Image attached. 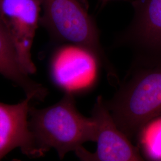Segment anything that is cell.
Masks as SVG:
<instances>
[{"instance_id": "cell-10", "label": "cell", "mask_w": 161, "mask_h": 161, "mask_svg": "<svg viewBox=\"0 0 161 161\" xmlns=\"http://www.w3.org/2000/svg\"><path fill=\"white\" fill-rule=\"evenodd\" d=\"M139 150L150 160L161 161V116L152 119L138 134Z\"/></svg>"}, {"instance_id": "cell-9", "label": "cell", "mask_w": 161, "mask_h": 161, "mask_svg": "<svg viewBox=\"0 0 161 161\" xmlns=\"http://www.w3.org/2000/svg\"><path fill=\"white\" fill-rule=\"evenodd\" d=\"M0 75L22 89L26 96L43 101L48 90L33 80L22 65L11 36L0 17Z\"/></svg>"}, {"instance_id": "cell-12", "label": "cell", "mask_w": 161, "mask_h": 161, "mask_svg": "<svg viewBox=\"0 0 161 161\" xmlns=\"http://www.w3.org/2000/svg\"><path fill=\"white\" fill-rule=\"evenodd\" d=\"M82 1L84 3V4L87 6V7H89V4L88 2V0H82Z\"/></svg>"}, {"instance_id": "cell-8", "label": "cell", "mask_w": 161, "mask_h": 161, "mask_svg": "<svg viewBox=\"0 0 161 161\" xmlns=\"http://www.w3.org/2000/svg\"><path fill=\"white\" fill-rule=\"evenodd\" d=\"M32 100L26 96L22 102L14 104L0 102V160L16 149L28 157H40L29 126Z\"/></svg>"}, {"instance_id": "cell-11", "label": "cell", "mask_w": 161, "mask_h": 161, "mask_svg": "<svg viewBox=\"0 0 161 161\" xmlns=\"http://www.w3.org/2000/svg\"><path fill=\"white\" fill-rule=\"evenodd\" d=\"M101 3H102V5H104L105 4H106L108 2H109L110 1H112V0H100Z\"/></svg>"}, {"instance_id": "cell-6", "label": "cell", "mask_w": 161, "mask_h": 161, "mask_svg": "<svg viewBox=\"0 0 161 161\" xmlns=\"http://www.w3.org/2000/svg\"><path fill=\"white\" fill-rule=\"evenodd\" d=\"M96 125L97 149L90 153L82 146L75 151L82 161H143L139 149L116 125L101 96H98L92 110Z\"/></svg>"}, {"instance_id": "cell-2", "label": "cell", "mask_w": 161, "mask_h": 161, "mask_svg": "<svg viewBox=\"0 0 161 161\" xmlns=\"http://www.w3.org/2000/svg\"><path fill=\"white\" fill-rule=\"evenodd\" d=\"M134 67L115 96L104 101L116 125L130 139L161 116V64Z\"/></svg>"}, {"instance_id": "cell-4", "label": "cell", "mask_w": 161, "mask_h": 161, "mask_svg": "<svg viewBox=\"0 0 161 161\" xmlns=\"http://www.w3.org/2000/svg\"><path fill=\"white\" fill-rule=\"evenodd\" d=\"M97 56L86 47L63 44L55 50L50 62L53 83L64 93L73 95L86 92L96 86L99 69Z\"/></svg>"}, {"instance_id": "cell-7", "label": "cell", "mask_w": 161, "mask_h": 161, "mask_svg": "<svg viewBox=\"0 0 161 161\" xmlns=\"http://www.w3.org/2000/svg\"><path fill=\"white\" fill-rule=\"evenodd\" d=\"M39 0H0V17L6 25L25 71L34 74L36 68L31 50L40 23Z\"/></svg>"}, {"instance_id": "cell-3", "label": "cell", "mask_w": 161, "mask_h": 161, "mask_svg": "<svg viewBox=\"0 0 161 161\" xmlns=\"http://www.w3.org/2000/svg\"><path fill=\"white\" fill-rule=\"evenodd\" d=\"M42 16L41 24L52 39L63 44L86 47L98 58L112 84L118 78L102 46L100 32L94 19L82 0H39Z\"/></svg>"}, {"instance_id": "cell-5", "label": "cell", "mask_w": 161, "mask_h": 161, "mask_svg": "<svg viewBox=\"0 0 161 161\" xmlns=\"http://www.w3.org/2000/svg\"><path fill=\"white\" fill-rule=\"evenodd\" d=\"M132 6V20L117 43L134 51V63L161 64V0H134Z\"/></svg>"}, {"instance_id": "cell-1", "label": "cell", "mask_w": 161, "mask_h": 161, "mask_svg": "<svg viewBox=\"0 0 161 161\" xmlns=\"http://www.w3.org/2000/svg\"><path fill=\"white\" fill-rule=\"evenodd\" d=\"M29 126L40 156L54 149L60 159L86 142H96V125L93 118L78 110L74 95L64 93L58 103L43 109L31 106Z\"/></svg>"}]
</instances>
